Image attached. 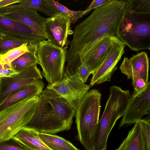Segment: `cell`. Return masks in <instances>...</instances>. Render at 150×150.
I'll return each mask as SVG.
<instances>
[{"label":"cell","instance_id":"cell-4","mask_svg":"<svg viewBox=\"0 0 150 150\" xmlns=\"http://www.w3.org/2000/svg\"><path fill=\"white\" fill-rule=\"evenodd\" d=\"M101 94L98 90L89 91L76 110V138L85 150H93L95 133L100 112Z\"/></svg>","mask_w":150,"mask_h":150},{"label":"cell","instance_id":"cell-5","mask_svg":"<svg viewBox=\"0 0 150 150\" xmlns=\"http://www.w3.org/2000/svg\"><path fill=\"white\" fill-rule=\"evenodd\" d=\"M39 97L25 99L0 112V142L12 138L28 125L37 109Z\"/></svg>","mask_w":150,"mask_h":150},{"label":"cell","instance_id":"cell-26","mask_svg":"<svg viewBox=\"0 0 150 150\" xmlns=\"http://www.w3.org/2000/svg\"><path fill=\"white\" fill-rule=\"evenodd\" d=\"M150 119H141L139 123L144 137L146 150H150Z\"/></svg>","mask_w":150,"mask_h":150},{"label":"cell","instance_id":"cell-23","mask_svg":"<svg viewBox=\"0 0 150 150\" xmlns=\"http://www.w3.org/2000/svg\"><path fill=\"white\" fill-rule=\"evenodd\" d=\"M38 43H26L12 49L0 56V62L11 64V62L22 54L37 47Z\"/></svg>","mask_w":150,"mask_h":150},{"label":"cell","instance_id":"cell-33","mask_svg":"<svg viewBox=\"0 0 150 150\" xmlns=\"http://www.w3.org/2000/svg\"><path fill=\"white\" fill-rule=\"evenodd\" d=\"M78 150H80L79 149Z\"/></svg>","mask_w":150,"mask_h":150},{"label":"cell","instance_id":"cell-32","mask_svg":"<svg viewBox=\"0 0 150 150\" xmlns=\"http://www.w3.org/2000/svg\"><path fill=\"white\" fill-rule=\"evenodd\" d=\"M26 0H0V9L16 4L23 3Z\"/></svg>","mask_w":150,"mask_h":150},{"label":"cell","instance_id":"cell-3","mask_svg":"<svg viewBox=\"0 0 150 150\" xmlns=\"http://www.w3.org/2000/svg\"><path fill=\"white\" fill-rule=\"evenodd\" d=\"M75 113L64 99L46 88L39 96L36 110L26 127L39 133L53 134L70 129Z\"/></svg>","mask_w":150,"mask_h":150},{"label":"cell","instance_id":"cell-31","mask_svg":"<svg viewBox=\"0 0 150 150\" xmlns=\"http://www.w3.org/2000/svg\"><path fill=\"white\" fill-rule=\"evenodd\" d=\"M112 0H93L89 6L84 11L85 15L88 13L93 9L106 4L111 2Z\"/></svg>","mask_w":150,"mask_h":150},{"label":"cell","instance_id":"cell-27","mask_svg":"<svg viewBox=\"0 0 150 150\" xmlns=\"http://www.w3.org/2000/svg\"><path fill=\"white\" fill-rule=\"evenodd\" d=\"M26 43L0 40V56L4 54L12 49L19 47Z\"/></svg>","mask_w":150,"mask_h":150},{"label":"cell","instance_id":"cell-2","mask_svg":"<svg viewBox=\"0 0 150 150\" xmlns=\"http://www.w3.org/2000/svg\"><path fill=\"white\" fill-rule=\"evenodd\" d=\"M116 36L134 51L150 49V0H127Z\"/></svg>","mask_w":150,"mask_h":150},{"label":"cell","instance_id":"cell-21","mask_svg":"<svg viewBox=\"0 0 150 150\" xmlns=\"http://www.w3.org/2000/svg\"><path fill=\"white\" fill-rule=\"evenodd\" d=\"M0 40L28 43H38L43 40L40 38L14 32L0 26Z\"/></svg>","mask_w":150,"mask_h":150},{"label":"cell","instance_id":"cell-6","mask_svg":"<svg viewBox=\"0 0 150 150\" xmlns=\"http://www.w3.org/2000/svg\"><path fill=\"white\" fill-rule=\"evenodd\" d=\"M36 54L38 64L42 69V75L49 85L62 79L66 60V49L44 40L38 43Z\"/></svg>","mask_w":150,"mask_h":150},{"label":"cell","instance_id":"cell-17","mask_svg":"<svg viewBox=\"0 0 150 150\" xmlns=\"http://www.w3.org/2000/svg\"><path fill=\"white\" fill-rule=\"evenodd\" d=\"M114 150H146L144 137L138 122L134 123L120 146Z\"/></svg>","mask_w":150,"mask_h":150},{"label":"cell","instance_id":"cell-22","mask_svg":"<svg viewBox=\"0 0 150 150\" xmlns=\"http://www.w3.org/2000/svg\"><path fill=\"white\" fill-rule=\"evenodd\" d=\"M50 10L54 13H62L67 16L71 24H74L85 15L84 11H74L53 0H45Z\"/></svg>","mask_w":150,"mask_h":150},{"label":"cell","instance_id":"cell-8","mask_svg":"<svg viewBox=\"0 0 150 150\" xmlns=\"http://www.w3.org/2000/svg\"><path fill=\"white\" fill-rule=\"evenodd\" d=\"M125 45L116 36H112L103 62L92 74L90 87L103 83L110 81L112 75L117 69V64L125 52Z\"/></svg>","mask_w":150,"mask_h":150},{"label":"cell","instance_id":"cell-18","mask_svg":"<svg viewBox=\"0 0 150 150\" xmlns=\"http://www.w3.org/2000/svg\"><path fill=\"white\" fill-rule=\"evenodd\" d=\"M39 136L51 150H78L71 142L64 138L52 134L39 133Z\"/></svg>","mask_w":150,"mask_h":150},{"label":"cell","instance_id":"cell-1","mask_svg":"<svg viewBox=\"0 0 150 150\" xmlns=\"http://www.w3.org/2000/svg\"><path fill=\"white\" fill-rule=\"evenodd\" d=\"M125 0H112L95 9L75 27L67 51L66 69L73 74L81 60L95 43L106 35L115 36Z\"/></svg>","mask_w":150,"mask_h":150},{"label":"cell","instance_id":"cell-9","mask_svg":"<svg viewBox=\"0 0 150 150\" xmlns=\"http://www.w3.org/2000/svg\"><path fill=\"white\" fill-rule=\"evenodd\" d=\"M150 111V84L148 82L140 91L134 92L129 100L119 125L120 128L125 125L135 123Z\"/></svg>","mask_w":150,"mask_h":150},{"label":"cell","instance_id":"cell-16","mask_svg":"<svg viewBox=\"0 0 150 150\" xmlns=\"http://www.w3.org/2000/svg\"><path fill=\"white\" fill-rule=\"evenodd\" d=\"M39 133L32 128L26 127L12 138L30 150H51L40 139Z\"/></svg>","mask_w":150,"mask_h":150},{"label":"cell","instance_id":"cell-24","mask_svg":"<svg viewBox=\"0 0 150 150\" xmlns=\"http://www.w3.org/2000/svg\"><path fill=\"white\" fill-rule=\"evenodd\" d=\"M0 26L14 32L40 38L45 40L42 38L34 34L27 26L1 16H0Z\"/></svg>","mask_w":150,"mask_h":150},{"label":"cell","instance_id":"cell-10","mask_svg":"<svg viewBox=\"0 0 150 150\" xmlns=\"http://www.w3.org/2000/svg\"><path fill=\"white\" fill-rule=\"evenodd\" d=\"M71 25L68 17L61 13L45 18L44 29L47 39L54 45L65 49L68 45Z\"/></svg>","mask_w":150,"mask_h":150},{"label":"cell","instance_id":"cell-29","mask_svg":"<svg viewBox=\"0 0 150 150\" xmlns=\"http://www.w3.org/2000/svg\"><path fill=\"white\" fill-rule=\"evenodd\" d=\"M19 73L13 69L11 64L0 62V78L10 77Z\"/></svg>","mask_w":150,"mask_h":150},{"label":"cell","instance_id":"cell-25","mask_svg":"<svg viewBox=\"0 0 150 150\" xmlns=\"http://www.w3.org/2000/svg\"><path fill=\"white\" fill-rule=\"evenodd\" d=\"M0 150H30L13 138L0 142Z\"/></svg>","mask_w":150,"mask_h":150},{"label":"cell","instance_id":"cell-14","mask_svg":"<svg viewBox=\"0 0 150 150\" xmlns=\"http://www.w3.org/2000/svg\"><path fill=\"white\" fill-rule=\"evenodd\" d=\"M112 36H105L98 40L84 56L81 64L86 66L92 73L94 72L104 60Z\"/></svg>","mask_w":150,"mask_h":150},{"label":"cell","instance_id":"cell-19","mask_svg":"<svg viewBox=\"0 0 150 150\" xmlns=\"http://www.w3.org/2000/svg\"><path fill=\"white\" fill-rule=\"evenodd\" d=\"M28 7L33 8L50 17L54 13L50 10L45 0H26L21 3L11 5L0 9V12L8 11L20 7Z\"/></svg>","mask_w":150,"mask_h":150},{"label":"cell","instance_id":"cell-12","mask_svg":"<svg viewBox=\"0 0 150 150\" xmlns=\"http://www.w3.org/2000/svg\"><path fill=\"white\" fill-rule=\"evenodd\" d=\"M42 76L37 64L20 72L10 77L0 78V105L13 92Z\"/></svg>","mask_w":150,"mask_h":150},{"label":"cell","instance_id":"cell-15","mask_svg":"<svg viewBox=\"0 0 150 150\" xmlns=\"http://www.w3.org/2000/svg\"><path fill=\"white\" fill-rule=\"evenodd\" d=\"M44 86L42 79H38L13 92L0 105V112L25 99L39 97Z\"/></svg>","mask_w":150,"mask_h":150},{"label":"cell","instance_id":"cell-11","mask_svg":"<svg viewBox=\"0 0 150 150\" xmlns=\"http://www.w3.org/2000/svg\"><path fill=\"white\" fill-rule=\"evenodd\" d=\"M0 16L23 24L28 27L36 35L46 40L44 25L45 18L35 9L28 7H20L0 12Z\"/></svg>","mask_w":150,"mask_h":150},{"label":"cell","instance_id":"cell-28","mask_svg":"<svg viewBox=\"0 0 150 150\" xmlns=\"http://www.w3.org/2000/svg\"><path fill=\"white\" fill-rule=\"evenodd\" d=\"M92 73L84 65L81 64L76 69L74 76L82 83L86 82L88 76Z\"/></svg>","mask_w":150,"mask_h":150},{"label":"cell","instance_id":"cell-20","mask_svg":"<svg viewBox=\"0 0 150 150\" xmlns=\"http://www.w3.org/2000/svg\"><path fill=\"white\" fill-rule=\"evenodd\" d=\"M37 48L22 54L13 60L11 63L13 69L20 72L37 64L38 62L36 54Z\"/></svg>","mask_w":150,"mask_h":150},{"label":"cell","instance_id":"cell-7","mask_svg":"<svg viewBox=\"0 0 150 150\" xmlns=\"http://www.w3.org/2000/svg\"><path fill=\"white\" fill-rule=\"evenodd\" d=\"M90 87L65 70L62 79L46 86L64 99L75 111Z\"/></svg>","mask_w":150,"mask_h":150},{"label":"cell","instance_id":"cell-13","mask_svg":"<svg viewBox=\"0 0 150 150\" xmlns=\"http://www.w3.org/2000/svg\"><path fill=\"white\" fill-rule=\"evenodd\" d=\"M149 61L147 54L142 52L133 55L129 59L125 57L120 69L128 79L138 76L147 83L149 80Z\"/></svg>","mask_w":150,"mask_h":150},{"label":"cell","instance_id":"cell-30","mask_svg":"<svg viewBox=\"0 0 150 150\" xmlns=\"http://www.w3.org/2000/svg\"><path fill=\"white\" fill-rule=\"evenodd\" d=\"M131 79L132 84L134 89V92L136 93L140 91L147 83L143 79L139 76L133 77Z\"/></svg>","mask_w":150,"mask_h":150}]
</instances>
